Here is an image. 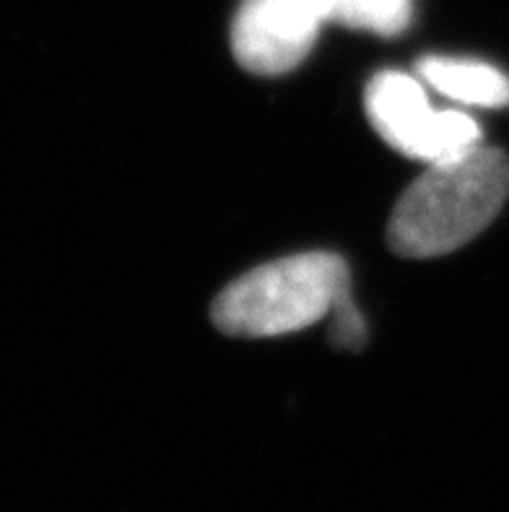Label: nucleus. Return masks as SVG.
I'll use <instances>...</instances> for the list:
<instances>
[{"instance_id": "obj_1", "label": "nucleus", "mask_w": 509, "mask_h": 512, "mask_svg": "<svg viewBox=\"0 0 509 512\" xmlns=\"http://www.w3.org/2000/svg\"><path fill=\"white\" fill-rule=\"evenodd\" d=\"M509 159L494 146L429 164L395 203L387 245L403 258H437L471 242L502 211Z\"/></svg>"}, {"instance_id": "obj_2", "label": "nucleus", "mask_w": 509, "mask_h": 512, "mask_svg": "<svg viewBox=\"0 0 509 512\" xmlns=\"http://www.w3.org/2000/svg\"><path fill=\"white\" fill-rule=\"evenodd\" d=\"M346 289L351 276L341 255H291L232 281L213 302L211 318L229 336H284L330 315Z\"/></svg>"}, {"instance_id": "obj_3", "label": "nucleus", "mask_w": 509, "mask_h": 512, "mask_svg": "<svg viewBox=\"0 0 509 512\" xmlns=\"http://www.w3.org/2000/svg\"><path fill=\"white\" fill-rule=\"evenodd\" d=\"M364 104L374 130L395 151L419 162H445L484 143L471 115L458 110L437 112L426 99L424 86L408 73H377L369 81Z\"/></svg>"}, {"instance_id": "obj_4", "label": "nucleus", "mask_w": 509, "mask_h": 512, "mask_svg": "<svg viewBox=\"0 0 509 512\" xmlns=\"http://www.w3.org/2000/svg\"><path fill=\"white\" fill-rule=\"evenodd\" d=\"M330 21V0H242L232 26V50L242 68L281 76L297 68Z\"/></svg>"}, {"instance_id": "obj_5", "label": "nucleus", "mask_w": 509, "mask_h": 512, "mask_svg": "<svg viewBox=\"0 0 509 512\" xmlns=\"http://www.w3.org/2000/svg\"><path fill=\"white\" fill-rule=\"evenodd\" d=\"M426 84L458 104L473 107H507L509 76L484 60L442 58L432 55L419 63Z\"/></svg>"}, {"instance_id": "obj_6", "label": "nucleus", "mask_w": 509, "mask_h": 512, "mask_svg": "<svg viewBox=\"0 0 509 512\" xmlns=\"http://www.w3.org/2000/svg\"><path fill=\"white\" fill-rule=\"evenodd\" d=\"M411 0H330V21L364 29L380 37H395L411 24Z\"/></svg>"}, {"instance_id": "obj_7", "label": "nucleus", "mask_w": 509, "mask_h": 512, "mask_svg": "<svg viewBox=\"0 0 509 512\" xmlns=\"http://www.w3.org/2000/svg\"><path fill=\"white\" fill-rule=\"evenodd\" d=\"M330 315H333L330 341H333L338 349H364V344H367V325H364V318L359 315L354 302H351V289H346V292L336 299V305H333Z\"/></svg>"}]
</instances>
